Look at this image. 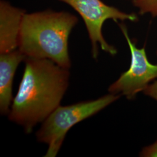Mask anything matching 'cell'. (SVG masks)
Segmentation results:
<instances>
[{
  "label": "cell",
  "mask_w": 157,
  "mask_h": 157,
  "mask_svg": "<svg viewBox=\"0 0 157 157\" xmlns=\"http://www.w3.org/2000/svg\"><path fill=\"white\" fill-rule=\"evenodd\" d=\"M25 61L22 78L8 118L30 133L60 105L69 85V72L47 59L26 57Z\"/></svg>",
  "instance_id": "6da1fadb"
},
{
  "label": "cell",
  "mask_w": 157,
  "mask_h": 157,
  "mask_svg": "<svg viewBox=\"0 0 157 157\" xmlns=\"http://www.w3.org/2000/svg\"><path fill=\"white\" fill-rule=\"evenodd\" d=\"M78 22L65 11L47 10L26 13L23 19L18 49L26 57L47 59L65 68L71 67L68 40Z\"/></svg>",
  "instance_id": "7a4b0ae2"
},
{
  "label": "cell",
  "mask_w": 157,
  "mask_h": 157,
  "mask_svg": "<svg viewBox=\"0 0 157 157\" xmlns=\"http://www.w3.org/2000/svg\"><path fill=\"white\" fill-rule=\"evenodd\" d=\"M120 95L110 93L94 100L59 106L45 119L36 133L37 140L47 144L45 157H56L68 131L117 101Z\"/></svg>",
  "instance_id": "3957f363"
},
{
  "label": "cell",
  "mask_w": 157,
  "mask_h": 157,
  "mask_svg": "<svg viewBox=\"0 0 157 157\" xmlns=\"http://www.w3.org/2000/svg\"><path fill=\"white\" fill-rule=\"evenodd\" d=\"M67 4L78 13L84 21L90 38L92 56L97 59L99 47L111 56L117 54L116 48L104 39L102 29L104 22L112 19L115 22L128 21L136 22L138 17L135 13H127L107 5L101 0H59Z\"/></svg>",
  "instance_id": "277c9868"
},
{
  "label": "cell",
  "mask_w": 157,
  "mask_h": 157,
  "mask_svg": "<svg viewBox=\"0 0 157 157\" xmlns=\"http://www.w3.org/2000/svg\"><path fill=\"white\" fill-rule=\"evenodd\" d=\"M129 45L131 61L129 69L122 73L108 88L109 93L124 95L127 99H133L143 91L153 80L157 78V65L148 61L144 47L139 48L129 36L126 26L117 22Z\"/></svg>",
  "instance_id": "5b68a950"
},
{
  "label": "cell",
  "mask_w": 157,
  "mask_h": 157,
  "mask_svg": "<svg viewBox=\"0 0 157 157\" xmlns=\"http://www.w3.org/2000/svg\"><path fill=\"white\" fill-rule=\"evenodd\" d=\"M26 12L11 5L6 0L0 1V53L18 49L23 19Z\"/></svg>",
  "instance_id": "8992f818"
},
{
  "label": "cell",
  "mask_w": 157,
  "mask_h": 157,
  "mask_svg": "<svg viewBox=\"0 0 157 157\" xmlns=\"http://www.w3.org/2000/svg\"><path fill=\"white\" fill-rule=\"evenodd\" d=\"M26 57L17 49L0 56V112L8 114L13 101L12 86L14 75L19 64Z\"/></svg>",
  "instance_id": "52a82bcc"
},
{
  "label": "cell",
  "mask_w": 157,
  "mask_h": 157,
  "mask_svg": "<svg viewBox=\"0 0 157 157\" xmlns=\"http://www.w3.org/2000/svg\"><path fill=\"white\" fill-rule=\"evenodd\" d=\"M132 4L139 10L141 15L150 14L157 17V0H132Z\"/></svg>",
  "instance_id": "ba28073f"
},
{
  "label": "cell",
  "mask_w": 157,
  "mask_h": 157,
  "mask_svg": "<svg viewBox=\"0 0 157 157\" xmlns=\"http://www.w3.org/2000/svg\"><path fill=\"white\" fill-rule=\"evenodd\" d=\"M143 157H157V141L151 145L146 146L140 154Z\"/></svg>",
  "instance_id": "9c48e42d"
},
{
  "label": "cell",
  "mask_w": 157,
  "mask_h": 157,
  "mask_svg": "<svg viewBox=\"0 0 157 157\" xmlns=\"http://www.w3.org/2000/svg\"><path fill=\"white\" fill-rule=\"evenodd\" d=\"M143 92L145 95L151 97L157 101V80L149 84Z\"/></svg>",
  "instance_id": "30bf717a"
},
{
  "label": "cell",
  "mask_w": 157,
  "mask_h": 157,
  "mask_svg": "<svg viewBox=\"0 0 157 157\" xmlns=\"http://www.w3.org/2000/svg\"></svg>",
  "instance_id": "8fae6325"
}]
</instances>
